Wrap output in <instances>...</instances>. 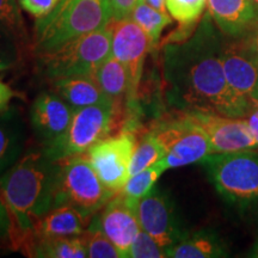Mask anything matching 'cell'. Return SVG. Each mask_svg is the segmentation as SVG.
Masks as SVG:
<instances>
[{
	"label": "cell",
	"mask_w": 258,
	"mask_h": 258,
	"mask_svg": "<svg viewBox=\"0 0 258 258\" xmlns=\"http://www.w3.org/2000/svg\"><path fill=\"white\" fill-rule=\"evenodd\" d=\"M109 55H111V32L106 24L55 49L37 54V61L44 76L54 80L78 76L95 77L96 70Z\"/></svg>",
	"instance_id": "obj_4"
},
{
	"label": "cell",
	"mask_w": 258,
	"mask_h": 258,
	"mask_svg": "<svg viewBox=\"0 0 258 258\" xmlns=\"http://www.w3.org/2000/svg\"><path fill=\"white\" fill-rule=\"evenodd\" d=\"M251 2H252L254 9H256V11H257V16H258V0H251Z\"/></svg>",
	"instance_id": "obj_39"
},
{
	"label": "cell",
	"mask_w": 258,
	"mask_h": 258,
	"mask_svg": "<svg viewBox=\"0 0 258 258\" xmlns=\"http://www.w3.org/2000/svg\"><path fill=\"white\" fill-rule=\"evenodd\" d=\"M137 147L131 132L106 137L85 153L96 173L106 188L120 192L129 178V166Z\"/></svg>",
	"instance_id": "obj_10"
},
{
	"label": "cell",
	"mask_w": 258,
	"mask_h": 258,
	"mask_svg": "<svg viewBox=\"0 0 258 258\" xmlns=\"http://www.w3.org/2000/svg\"><path fill=\"white\" fill-rule=\"evenodd\" d=\"M15 96L16 93L14 90L0 78V115L5 114L9 110L10 103Z\"/></svg>",
	"instance_id": "obj_34"
},
{
	"label": "cell",
	"mask_w": 258,
	"mask_h": 258,
	"mask_svg": "<svg viewBox=\"0 0 258 258\" xmlns=\"http://www.w3.org/2000/svg\"><path fill=\"white\" fill-rule=\"evenodd\" d=\"M217 191L227 201L258 200V152L253 150L212 153L202 160Z\"/></svg>",
	"instance_id": "obj_6"
},
{
	"label": "cell",
	"mask_w": 258,
	"mask_h": 258,
	"mask_svg": "<svg viewBox=\"0 0 258 258\" xmlns=\"http://www.w3.org/2000/svg\"><path fill=\"white\" fill-rule=\"evenodd\" d=\"M143 2H145L150 6H152V8L158 10V11L167 12L166 0H143Z\"/></svg>",
	"instance_id": "obj_36"
},
{
	"label": "cell",
	"mask_w": 258,
	"mask_h": 258,
	"mask_svg": "<svg viewBox=\"0 0 258 258\" xmlns=\"http://www.w3.org/2000/svg\"><path fill=\"white\" fill-rule=\"evenodd\" d=\"M207 6L217 27L231 37L243 35L257 18L251 0H207Z\"/></svg>",
	"instance_id": "obj_17"
},
{
	"label": "cell",
	"mask_w": 258,
	"mask_h": 258,
	"mask_svg": "<svg viewBox=\"0 0 258 258\" xmlns=\"http://www.w3.org/2000/svg\"><path fill=\"white\" fill-rule=\"evenodd\" d=\"M129 18L133 19L135 23L144 29V31L152 41L153 46L158 43L164 29L172 23V19L167 15V12L158 11L143 0H140V3L135 6Z\"/></svg>",
	"instance_id": "obj_24"
},
{
	"label": "cell",
	"mask_w": 258,
	"mask_h": 258,
	"mask_svg": "<svg viewBox=\"0 0 258 258\" xmlns=\"http://www.w3.org/2000/svg\"><path fill=\"white\" fill-rule=\"evenodd\" d=\"M111 19H124L131 17L132 12L140 0H106Z\"/></svg>",
	"instance_id": "obj_31"
},
{
	"label": "cell",
	"mask_w": 258,
	"mask_h": 258,
	"mask_svg": "<svg viewBox=\"0 0 258 258\" xmlns=\"http://www.w3.org/2000/svg\"><path fill=\"white\" fill-rule=\"evenodd\" d=\"M95 79L99 88L111 101L120 103L127 98L129 91L128 73L123 63L109 55L96 70Z\"/></svg>",
	"instance_id": "obj_21"
},
{
	"label": "cell",
	"mask_w": 258,
	"mask_h": 258,
	"mask_svg": "<svg viewBox=\"0 0 258 258\" xmlns=\"http://www.w3.org/2000/svg\"><path fill=\"white\" fill-rule=\"evenodd\" d=\"M21 8L32 17L42 18L55 8L59 0H18Z\"/></svg>",
	"instance_id": "obj_30"
},
{
	"label": "cell",
	"mask_w": 258,
	"mask_h": 258,
	"mask_svg": "<svg viewBox=\"0 0 258 258\" xmlns=\"http://www.w3.org/2000/svg\"><path fill=\"white\" fill-rule=\"evenodd\" d=\"M167 257L166 249L157 243L156 240L141 230L137 239L132 244L128 258H164Z\"/></svg>",
	"instance_id": "obj_29"
},
{
	"label": "cell",
	"mask_w": 258,
	"mask_h": 258,
	"mask_svg": "<svg viewBox=\"0 0 258 258\" xmlns=\"http://www.w3.org/2000/svg\"><path fill=\"white\" fill-rule=\"evenodd\" d=\"M245 120H246L247 124H249L250 131L252 135L256 139L258 143V102L253 101L251 102V106L247 111L246 116H245Z\"/></svg>",
	"instance_id": "obj_35"
},
{
	"label": "cell",
	"mask_w": 258,
	"mask_h": 258,
	"mask_svg": "<svg viewBox=\"0 0 258 258\" xmlns=\"http://www.w3.org/2000/svg\"><path fill=\"white\" fill-rule=\"evenodd\" d=\"M221 62L227 83L234 91L251 99L258 82V55L246 41L225 42Z\"/></svg>",
	"instance_id": "obj_15"
},
{
	"label": "cell",
	"mask_w": 258,
	"mask_h": 258,
	"mask_svg": "<svg viewBox=\"0 0 258 258\" xmlns=\"http://www.w3.org/2000/svg\"><path fill=\"white\" fill-rule=\"evenodd\" d=\"M251 99H253V101L258 102V82H257L256 88H254L253 92H252V96H251Z\"/></svg>",
	"instance_id": "obj_37"
},
{
	"label": "cell",
	"mask_w": 258,
	"mask_h": 258,
	"mask_svg": "<svg viewBox=\"0 0 258 258\" xmlns=\"http://www.w3.org/2000/svg\"><path fill=\"white\" fill-rule=\"evenodd\" d=\"M12 217L10 209L6 205L5 198L0 189V239L11 235L12 232Z\"/></svg>",
	"instance_id": "obj_33"
},
{
	"label": "cell",
	"mask_w": 258,
	"mask_h": 258,
	"mask_svg": "<svg viewBox=\"0 0 258 258\" xmlns=\"http://www.w3.org/2000/svg\"><path fill=\"white\" fill-rule=\"evenodd\" d=\"M166 169L163 161L159 160L152 166L147 167L140 172L131 176L125 183L123 189L121 190L122 195L128 200L132 205H137L139 200L148 195L154 188V184L159 177L165 172Z\"/></svg>",
	"instance_id": "obj_22"
},
{
	"label": "cell",
	"mask_w": 258,
	"mask_h": 258,
	"mask_svg": "<svg viewBox=\"0 0 258 258\" xmlns=\"http://www.w3.org/2000/svg\"><path fill=\"white\" fill-rule=\"evenodd\" d=\"M115 194L103 184L85 154L59 160L54 207L67 205L92 218Z\"/></svg>",
	"instance_id": "obj_5"
},
{
	"label": "cell",
	"mask_w": 258,
	"mask_h": 258,
	"mask_svg": "<svg viewBox=\"0 0 258 258\" xmlns=\"http://www.w3.org/2000/svg\"><path fill=\"white\" fill-rule=\"evenodd\" d=\"M106 0H59L35 25L34 50L46 53L73 38L104 28L110 22Z\"/></svg>",
	"instance_id": "obj_3"
},
{
	"label": "cell",
	"mask_w": 258,
	"mask_h": 258,
	"mask_svg": "<svg viewBox=\"0 0 258 258\" xmlns=\"http://www.w3.org/2000/svg\"><path fill=\"white\" fill-rule=\"evenodd\" d=\"M152 132L166 150L165 157L161 159L166 170L202 161L213 153L207 134L185 111L158 124Z\"/></svg>",
	"instance_id": "obj_8"
},
{
	"label": "cell",
	"mask_w": 258,
	"mask_h": 258,
	"mask_svg": "<svg viewBox=\"0 0 258 258\" xmlns=\"http://www.w3.org/2000/svg\"><path fill=\"white\" fill-rule=\"evenodd\" d=\"M211 141L213 153L258 150V143L245 118L230 117L215 112L185 111Z\"/></svg>",
	"instance_id": "obj_11"
},
{
	"label": "cell",
	"mask_w": 258,
	"mask_h": 258,
	"mask_svg": "<svg viewBox=\"0 0 258 258\" xmlns=\"http://www.w3.org/2000/svg\"><path fill=\"white\" fill-rule=\"evenodd\" d=\"M206 14L188 38L165 44L163 77L167 102L182 111L245 118L252 99L231 88L221 62L224 38Z\"/></svg>",
	"instance_id": "obj_1"
},
{
	"label": "cell",
	"mask_w": 258,
	"mask_h": 258,
	"mask_svg": "<svg viewBox=\"0 0 258 258\" xmlns=\"http://www.w3.org/2000/svg\"><path fill=\"white\" fill-rule=\"evenodd\" d=\"M253 25H254V27H258V16H257L256 21H254V23H253Z\"/></svg>",
	"instance_id": "obj_40"
},
{
	"label": "cell",
	"mask_w": 258,
	"mask_h": 258,
	"mask_svg": "<svg viewBox=\"0 0 258 258\" xmlns=\"http://www.w3.org/2000/svg\"><path fill=\"white\" fill-rule=\"evenodd\" d=\"M108 27L111 32V54L123 63L128 73V104L134 105L145 61L153 43L144 29L132 18L110 19Z\"/></svg>",
	"instance_id": "obj_9"
},
{
	"label": "cell",
	"mask_w": 258,
	"mask_h": 258,
	"mask_svg": "<svg viewBox=\"0 0 258 258\" xmlns=\"http://www.w3.org/2000/svg\"><path fill=\"white\" fill-rule=\"evenodd\" d=\"M135 206L121 191L116 192L101 209V214L90 225V227L102 231L112 241L121 252L122 258H128L132 244L141 231Z\"/></svg>",
	"instance_id": "obj_12"
},
{
	"label": "cell",
	"mask_w": 258,
	"mask_h": 258,
	"mask_svg": "<svg viewBox=\"0 0 258 258\" xmlns=\"http://www.w3.org/2000/svg\"><path fill=\"white\" fill-rule=\"evenodd\" d=\"M53 90L74 111L85 106L102 104L111 101L92 76L69 77L51 80ZM114 102V101H112Z\"/></svg>",
	"instance_id": "obj_18"
},
{
	"label": "cell",
	"mask_w": 258,
	"mask_h": 258,
	"mask_svg": "<svg viewBox=\"0 0 258 258\" xmlns=\"http://www.w3.org/2000/svg\"><path fill=\"white\" fill-rule=\"evenodd\" d=\"M28 256L38 258H86L83 235L59 238H34L24 246Z\"/></svg>",
	"instance_id": "obj_19"
},
{
	"label": "cell",
	"mask_w": 258,
	"mask_h": 258,
	"mask_svg": "<svg viewBox=\"0 0 258 258\" xmlns=\"http://www.w3.org/2000/svg\"><path fill=\"white\" fill-rule=\"evenodd\" d=\"M91 225V217H86L78 209L67 205L55 206L49 209L43 217L38 219L32 228L29 239L34 238H59L82 235Z\"/></svg>",
	"instance_id": "obj_16"
},
{
	"label": "cell",
	"mask_w": 258,
	"mask_h": 258,
	"mask_svg": "<svg viewBox=\"0 0 258 258\" xmlns=\"http://www.w3.org/2000/svg\"><path fill=\"white\" fill-rule=\"evenodd\" d=\"M59 160L46 151H31L0 177V189L12 217L15 244L23 245L38 219L54 207Z\"/></svg>",
	"instance_id": "obj_2"
},
{
	"label": "cell",
	"mask_w": 258,
	"mask_h": 258,
	"mask_svg": "<svg viewBox=\"0 0 258 258\" xmlns=\"http://www.w3.org/2000/svg\"><path fill=\"white\" fill-rule=\"evenodd\" d=\"M118 108L120 103L109 101L78 109L62 137L43 150L54 160L85 154L93 145L109 137Z\"/></svg>",
	"instance_id": "obj_7"
},
{
	"label": "cell",
	"mask_w": 258,
	"mask_h": 258,
	"mask_svg": "<svg viewBox=\"0 0 258 258\" xmlns=\"http://www.w3.org/2000/svg\"><path fill=\"white\" fill-rule=\"evenodd\" d=\"M89 258H120L122 254L106 235L98 228L89 227L82 234Z\"/></svg>",
	"instance_id": "obj_27"
},
{
	"label": "cell",
	"mask_w": 258,
	"mask_h": 258,
	"mask_svg": "<svg viewBox=\"0 0 258 258\" xmlns=\"http://www.w3.org/2000/svg\"><path fill=\"white\" fill-rule=\"evenodd\" d=\"M135 211L141 230L165 249L173 246L185 235L177 225L169 199L156 190L139 200Z\"/></svg>",
	"instance_id": "obj_13"
},
{
	"label": "cell",
	"mask_w": 258,
	"mask_h": 258,
	"mask_svg": "<svg viewBox=\"0 0 258 258\" xmlns=\"http://www.w3.org/2000/svg\"><path fill=\"white\" fill-rule=\"evenodd\" d=\"M207 0H166L167 12L180 24H196L205 11Z\"/></svg>",
	"instance_id": "obj_28"
},
{
	"label": "cell",
	"mask_w": 258,
	"mask_h": 258,
	"mask_svg": "<svg viewBox=\"0 0 258 258\" xmlns=\"http://www.w3.org/2000/svg\"><path fill=\"white\" fill-rule=\"evenodd\" d=\"M19 6L17 0H0V31L11 37L18 47L25 46L28 38Z\"/></svg>",
	"instance_id": "obj_25"
},
{
	"label": "cell",
	"mask_w": 258,
	"mask_h": 258,
	"mask_svg": "<svg viewBox=\"0 0 258 258\" xmlns=\"http://www.w3.org/2000/svg\"><path fill=\"white\" fill-rule=\"evenodd\" d=\"M167 257L173 258H215L226 257L225 244L208 231L184 235L178 243L166 249Z\"/></svg>",
	"instance_id": "obj_20"
},
{
	"label": "cell",
	"mask_w": 258,
	"mask_h": 258,
	"mask_svg": "<svg viewBox=\"0 0 258 258\" xmlns=\"http://www.w3.org/2000/svg\"><path fill=\"white\" fill-rule=\"evenodd\" d=\"M165 154V147L160 143L154 132L150 131L144 135L140 143L137 144L129 166V177L152 166L153 164L163 159Z\"/></svg>",
	"instance_id": "obj_23"
},
{
	"label": "cell",
	"mask_w": 258,
	"mask_h": 258,
	"mask_svg": "<svg viewBox=\"0 0 258 258\" xmlns=\"http://www.w3.org/2000/svg\"><path fill=\"white\" fill-rule=\"evenodd\" d=\"M74 110L55 92H43L31 105V124L43 147L53 144L67 131Z\"/></svg>",
	"instance_id": "obj_14"
},
{
	"label": "cell",
	"mask_w": 258,
	"mask_h": 258,
	"mask_svg": "<svg viewBox=\"0 0 258 258\" xmlns=\"http://www.w3.org/2000/svg\"><path fill=\"white\" fill-rule=\"evenodd\" d=\"M252 257H258V241L256 244H254V247L252 250V254H251Z\"/></svg>",
	"instance_id": "obj_38"
},
{
	"label": "cell",
	"mask_w": 258,
	"mask_h": 258,
	"mask_svg": "<svg viewBox=\"0 0 258 258\" xmlns=\"http://www.w3.org/2000/svg\"><path fill=\"white\" fill-rule=\"evenodd\" d=\"M21 153V139L11 124L0 120V175L17 161Z\"/></svg>",
	"instance_id": "obj_26"
},
{
	"label": "cell",
	"mask_w": 258,
	"mask_h": 258,
	"mask_svg": "<svg viewBox=\"0 0 258 258\" xmlns=\"http://www.w3.org/2000/svg\"><path fill=\"white\" fill-rule=\"evenodd\" d=\"M18 46L8 35L0 31V66H8L15 60Z\"/></svg>",
	"instance_id": "obj_32"
}]
</instances>
